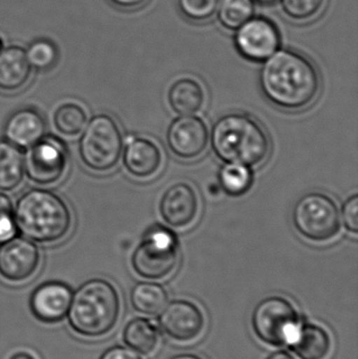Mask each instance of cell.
<instances>
[{
  "mask_svg": "<svg viewBox=\"0 0 358 359\" xmlns=\"http://www.w3.org/2000/svg\"><path fill=\"white\" fill-rule=\"evenodd\" d=\"M342 219L347 231L357 236L358 233V194L347 198L342 207Z\"/></svg>",
  "mask_w": 358,
  "mask_h": 359,
  "instance_id": "4dcf8cb0",
  "label": "cell"
},
{
  "mask_svg": "<svg viewBox=\"0 0 358 359\" xmlns=\"http://www.w3.org/2000/svg\"><path fill=\"white\" fill-rule=\"evenodd\" d=\"M254 0H220L216 16L223 29L235 33L244 23L254 16Z\"/></svg>",
  "mask_w": 358,
  "mask_h": 359,
  "instance_id": "cb8c5ba5",
  "label": "cell"
},
{
  "mask_svg": "<svg viewBox=\"0 0 358 359\" xmlns=\"http://www.w3.org/2000/svg\"><path fill=\"white\" fill-rule=\"evenodd\" d=\"M4 48V41H2L1 38H0V50H2V48Z\"/></svg>",
  "mask_w": 358,
  "mask_h": 359,
  "instance_id": "74e56055",
  "label": "cell"
},
{
  "mask_svg": "<svg viewBox=\"0 0 358 359\" xmlns=\"http://www.w3.org/2000/svg\"><path fill=\"white\" fill-rule=\"evenodd\" d=\"M17 230L39 244H55L69 233L73 215L61 196L43 188L27 190L14 209Z\"/></svg>",
  "mask_w": 358,
  "mask_h": 359,
  "instance_id": "3957f363",
  "label": "cell"
},
{
  "mask_svg": "<svg viewBox=\"0 0 358 359\" xmlns=\"http://www.w3.org/2000/svg\"><path fill=\"white\" fill-rule=\"evenodd\" d=\"M209 142L205 121L195 115L180 116L170 122L166 143L170 153L180 160L193 161L203 155Z\"/></svg>",
  "mask_w": 358,
  "mask_h": 359,
  "instance_id": "8fae6325",
  "label": "cell"
},
{
  "mask_svg": "<svg viewBox=\"0 0 358 359\" xmlns=\"http://www.w3.org/2000/svg\"><path fill=\"white\" fill-rule=\"evenodd\" d=\"M159 213L164 223L174 229L191 227L200 213V198L197 190L187 182H177L162 194Z\"/></svg>",
  "mask_w": 358,
  "mask_h": 359,
  "instance_id": "4fadbf2b",
  "label": "cell"
},
{
  "mask_svg": "<svg viewBox=\"0 0 358 359\" xmlns=\"http://www.w3.org/2000/svg\"><path fill=\"white\" fill-rule=\"evenodd\" d=\"M289 344L301 359H326L332 349L329 333L313 324L300 325Z\"/></svg>",
  "mask_w": 358,
  "mask_h": 359,
  "instance_id": "ffe728a7",
  "label": "cell"
},
{
  "mask_svg": "<svg viewBox=\"0 0 358 359\" xmlns=\"http://www.w3.org/2000/svg\"><path fill=\"white\" fill-rule=\"evenodd\" d=\"M46 123L42 114L33 107L17 109L4 124V140L19 149H29L46 136Z\"/></svg>",
  "mask_w": 358,
  "mask_h": 359,
  "instance_id": "e0dca14e",
  "label": "cell"
},
{
  "mask_svg": "<svg viewBox=\"0 0 358 359\" xmlns=\"http://www.w3.org/2000/svg\"><path fill=\"white\" fill-rule=\"evenodd\" d=\"M220 0H178L182 16L193 23H205L216 15Z\"/></svg>",
  "mask_w": 358,
  "mask_h": 359,
  "instance_id": "f1b7e54d",
  "label": "cell"
},
{
  "mask_svg": "<svg viewBox=\"0 0 358 359\" xmlns=\"http://www.w3.org/2000/svg\"><path fill=\"white\" fill-rule=\"evenodd\" d=\"M25 55L32 69L46 72L56 65L59 53L54 42L48 39H38L27 46Z\"/></svg>",
  "mask_w": 358,
  "mask_h": 359,
  "instance_id": "83f0119b",
  "label": "cell"
},
{
  "mask_svg": "<svg viewBox=\"0 0 358 359\" xmlns=\"http://www.w3.org/2000/svg\"><path fill=\"white\" fill-rule=\"evenodd\" d=\"M261 90L265 98L277 109L301 111L319 98L322 78L309 57L292 48H279L263 62Z\"/></svg>",
  "mask_w": 358,
  "mask_h": 359,
  "instance_id": "6da1fadb",
  "label": "cell"
},
{
  "mask_svg": "<svg viewBox=\"0 0 358 359\" xmlns=\"http://www.w3.org/2000/svg\"><path fill=\"white\" fill-rule=\"evenodd\" d=\"M132 307L146 316H156L165 307L167 293L157 283L141 282L130 292Z\"/></svg>",
  "mask_w": 358,
  "mask_h": 359,
  "instance_id": "603a6c76",
  "label": "cell"
},
{
  "mask_svg": "<svg viewBox=\"0 0 358 359\" xmlns=\"http://www.w3.org/2000/svg\"><path fill=\"white\" fill-rule=\"evenodd\" d=\"M170 359H203V358H200V356L195 355V354L184 353V354H179V355L174 356V358H172Z\"/></svg>",
  "mask_w": 358,
  "mask_h": 359,
  "instance_id": "d590c367",
  "label": "cell"
},
{
  "mask_svg": "<svg viewBox=\"0 0 358 359\" xmlns=\"http://www.w3.org/2000/svg\"><path fill=\"white\" fill-rule=\"evenodd\" d=\"M69 161L67 144L58 137L46 135L27 149L25 155V174L37 185H54L64 177Z\"/></svg>",
  "mask_w": 358,
  "mask_h": 359,
  "instance_id": "9c48e42d",
  "label": "cell"
},
{
  "mask_svg": "<svg viewBox=\"0 0 358 359\" xmlns=\"http://www.w3.org/2000/svg\"><path fill=\"white\" fill-rule=\"evenodd\" d=\"M123 341L130 349L143 355H149L159 345V331L147 318H134L124 328Z\"/></svg>",
  "mask_w": 358,
  "mask_h": 359,
  "instance_id": "7402d4cb",
  "label": "cell"
},
{
  "mask_svg": "<svg viewBox=\"0 0 358 359\" xmlns=\"http://www.w3.org/2000/svg\"><path fill=\"white\" fill-rule=\"evenodd\" d=\"M113 6L124 11H135L143 8L149 0H109Z\"/></svg>",
  "mask_w": 358,
  "mask_h": 359,
  "instance_id": "d6a6232c",
  "label": "cell"
},
{
  "mask_svg": "<svg viewBox=\"0 0 358 359\" xmlns=\"http://www.w3.org/2000/svg\"><path fill=\"white\" fill-rule=\"evenodd\" d=\"M294 229L313 244H327L338 238L342 227L340 211L325 192L310 191L301 196L291 212Z\"/></svg>",
  "mask_w": 358,
  "mask_h": 359,
  "instance_id": "5b68a950",
  "label": "cell"
},
{
  "mask_svg": "<svg viewBox=\"0 0 358 359\" xmlns=\"http://www.w3.org/2000/svg\"><path fill=\"white\" fill-rule=\"evenodd\" d=\"M17 233L12 201L4 192L0 191V244L15 238Z\"/></svg>",
  "mask_w": 358,
  "mask_h": 359,
  "instance_id": "f546056e",
  "label": "cell"
},
{
  "mask_svg": "<svg viewBox=\"0 0 358 359\" xmlns=\"http://www.w3.org/2000/svg\"><path fill=\"white\" fill-rule=\"evenodd\" d=\"M159 325L166 335L180 343L195 341L203 332L205 318L195 304L177 299L168 304L159 318Z\"/></svg>",
  "mask_w": 358,
  "mask_h": 359,
  "instance_id": "5bb4252c",
  "label": "cell"
},
{
  "mask_svg": "<svg viewBox=\"0 0 358 359\" xmlns=\"http://www.w3.org/2000/svg\"><path fill=\"white\" fill-rule=\"evenodd\" d=\"M235 48L246 60L264 62L281 48L279 27L264 16H254L235 32Z\"/></svg>",
  "mask_w": 358,
  "mask_h": 359,
  "instance_id": "30bf717a",
  "label": "cell"
},
{
  "mask_svg": "<svg viewBox=\"0 0 358 359\" xmlns=\"http://www.w3.org/2000/svg\"><path fill=\"white\" fill-rule=\"evenodd\" d=\"M252 324L261 341L281 347L291 341L301 323L298 311L288 299L270 297L254 308Z\"/></svg>",
  "mask_w": 358,
  "mask_h": 359,
  "instance_id": "ba28073f",
  "label": "cell"
},
{
  "mask_svg": "<svg viewBox=\"0 0 358 359\" xmlns=\"http://www.w3.org/2000/svg\"><path fill=\"white\" fill-rule=\"evenodd\" d=\"M88 121V113L78 103H63L54 113L55 128L62 136H78L83 132Z\"/></svg>",
  "mask_w": 358,
  "mask_h": 359,
  "instance_id": "d4e9b609",
  "label": "cell"
},
{
  "mask_svg": "<svg viewBox=\"0 0 358 359\" xmlns=\"http://www.w3.org/2000/svg\"><path fill=\"white\" fill-rule=\"evenodd\" d=\"M25 176V154L6 140H0V191L16 189Z\"/></svg>",
  "mask_w": 358,
  "mask_h": 359,
  "instance_id": "44dd1931",
  "label": "cell"
},
{
  "mask_svg": "<svg viewBox=\"0 0 358 359\" xmlns=\"http://www.w3.org/2000/svg\"><path fill=\"white\" fill-rule=\"evenodd\" d=\"M212 151L223 163L262 165L271 153V140L264 126L243 113L221 117L209 135Z\"/></svg>",
  "mask_w": 358,
  "mask_h": 359,
  "instance_id": "7a4b0ae2",
  "label": "cell"
},
{
  "mask_svg": "<svg viewBox=\"0 0 358 359\" xmlns=\"http://www.w3.org/2000/svg\"><path fill=\"white\" fill-rule=\"evenodd\" d=\"M167 101L174 113L180 116L195 115L205 107L206 90L195 78L181 77L170 86Z\"/></svg>",
  "mask_w": 358,
  "mask_h": 359,
  "instance_id": "d6986e66",
  "label": "cell"
},
{
  "mask_svg": "<svg viewBox=\"0 0 358 359\" xmlns=\"http://www.w3.org/2000/svg\"><path fill=\"white\" fill-rule=\"evenodd\" d=\"M73 291L65 283L50 280L39 285L32 293V314L44 324L61 322L69 312Z\"/></svg>",
  "mask_w": 358,
  "mask_h": 359,
  "instance_id": "2e32d148",
  "label": "cell"
},
{
  "mask_svg": "<svg viewBox=\"0 0 358 359\" xmlns=\"http://www.w3.org/2000/svg\"><path fill=\"white\" fill-rule=\"evenodd\" d=\"M124 149V136L111 116L100 114L86 123L79 140L82 163L96 172H106L119 163Z\"/></svg>",
  "mask_w": 358,
  "mask_h": 359,
  "instance_id": "8992f818",
  "label": "cell"
},
{
  "mask_svg": "<svg viewBox=\"0 0 358 359\" xmlns=\"http://www.w3.org/2000/svg\"><path fill=\"white\" fill-rule=\"evenodd\" d=\"M39 248L25 236H15L0 244V276L11 283L29 280L40 265Z\"/></svg>",
  "mask_w": 358,
  "mask_h": 359,
  "instance_id": "7c38bea8",
  "label": "cell"
},
{
  "mask_svg": "<svg viewBox=\"0 0 358 359\" xmlns=\"http://www.w3.org/2000/svg\"><path fill=\"white\" fill-rule=\"evenodd\" d=\"M277 1L279 0H254V2H258V4H263V6H269V4H273Z\"/></svg>",
  "mask_w": 358,
  "mask_h": 359,
  "instance_id": "8d00e7d4",
  "label": "cell"
},
{
  "mask_svg": "<svg viewBox=\"0 0 358 359\" xmlns=\"http://www.w3.org/2000/svg\"><path fill=\"white\" fill-rule=\"evenodd\" d=\"M266 359H296L291 354L285 351H277L275 353L270 354Z\"/></svg>",
  "mask_w": 358,
  "mask_h": 359,
  "instance_id": "836d02e7",
  "label": "cell"
},
{
  "mask_svg": "<svg viewBox=\"0 0 358 359\" xmlns=\"http://www.w3.org/2000/svg\"><path fill=\"white\" fill-rule=\"evenodd\" d=\"M120 311L121 303L115 286L103 278H92L74 293L67 316L74 332L98 339L115 328Z\"/></svg>",
  "mask_w": 358,
  "mask_h": 359,
  "instance_id": "277c9868",
  "label": "cell"
},
{
  "mask_svg": "<svg viewBox=\"0 0 358 359\" xmlns=\"http://www.w3.org/2000/svg\"><path fill=\"white\" fill-rule=\"evenodd\" d=\"M8 359H36V358L33 354L29 353V352L19 351L13 354V355Z\"/></svg>",
  "mask_w": 358,
  "mask_h": 359,
  "instance_id": "e575fe53",
  "label": "cell"
},
{
  "mask_svg": "<svg viewBox=\"0 0 358 359\" xmlns=\"http://www.w3.org/2000/svg\"><path fill=\"white\" fill-rule=\"evenodd\" d=\"M99 359H141V358L128 348L115 346L107 349Z\"/></svg>",
  "mask_w": 358,
  "mask_h": 359,
  "instance_id": "1f68e13d",
  "label": "cell"
},
{
  "mask_svg": "<svg viewBox=\"0 0 358 359\" xmlns=\"http://www.w3.org/2000/svg\"><path fill=\"white\" fill-rule=\"evenodd\" d=\"M32 75L25 48L11 46L0 50V90L15 93L27 86Z\"/></svg>",
  "mask_w": 358,
  "mask_h": 359,
  "instance_id": "ac0fdd59",
  "label": "cell"
},
{
  "mask_svg": "<svg viewBox=\"0 0 358 359\" xmlns=\"http://www.w3.org/2000/svg\"><path fill=\"white\" fill-rule=\"evenodd\" d=\"M180 245L176 234L164 226H153L132 252V269L149 280H164L174 273L180 262Z\"/></svg>",
  "mask_w": 358,
  "mask_h": 359,
  "instance_id": "52a82bcc",
  "label": "cell"
},
{
  "mask_svg": "<svg viewBox=\"0 0 358 359\" xmlns=\"http://www.w3.org/2000/svg\"><path fill=\"white\" fill-rule=\"evenodd\" d=\"M285 18L298 25L312 22L327 6L328 0H279Z\"/></svg>",
  "mask_w": 358,
  "mask_h": 359,
  "instance_id": "4316f807",
  "label": "cell"
},
{
  "mask_svg": "<svg viewBox=\"0 0 358 359\" xmlns=\"http://www.w3.org/2000/svg\"><path fill=\"white\" fill-rule=\"evenodd\" d=\"M122 161L126 172L136 179L149 180L159 174L163 166V151L158 143L145 137L124 138Z\"/></svg>",
  "mask_w": 358,
  "mask_h": 359,
  "instance_id": "9a60e30c",
  "label": "cell"
},
{
  "mask_svg": "<svg viewBox=\"0 0 358 359\" xmlns=\"http://www.w3.org/2000/svg\"><path fill=\"white\" fill-rule=\"evenodd\" d=\"M219 182L225 194L241 196L249 191L254 184V172L242 164L224 163L219 172Z\"/></svg>",
  "mask_w": 358,
  "mask_h": 359,
  "instance_id": "484cf974",
  "label": "cell"
}]
</instances>
